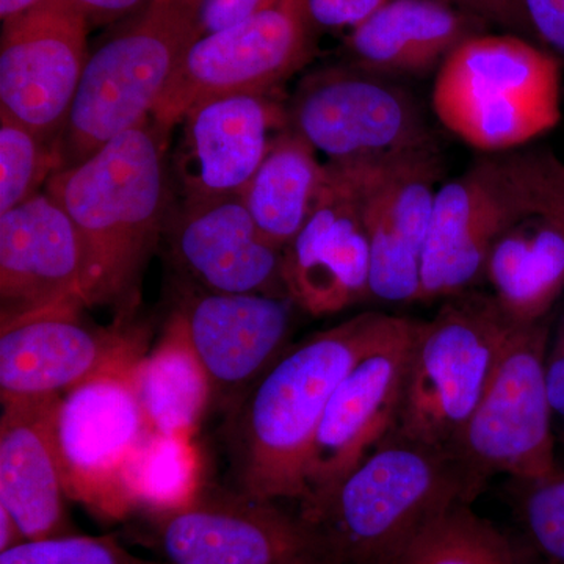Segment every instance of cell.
<instances>
[{
	"instance_id": "obj_8",
	"label": "cell",
	"mask_w": 564,
	"mask_h": 564,
	"mask_svg": "<svg viewBox=\"0 0 564 564\" xmlns=\"http://www.w3.org/2000/svg\"><path fill=\"white\" fill-rule=\"evenodd\" d=\"M288 115L289 129L336 165L380 161L436 144L413 93L352 63L303 77Z\"/></svg>"
},
{
	"instance_id": "obj_16",
	"label": "cell",
	"mask_w": 564,
	"mask_h": 564,
	"mask_svg": "<svg viewBox=\"0 0 564 564\" xmlns=\"http://www.w3.org/2000/svg\"><path fill=\"white\" fill-rule=\"evenodd\" d=\"M441 173L436 144L367 163L364 217L370 247V299L419 303L423 248Z\"/></svg>"
},
{
	"instance_id": "obj_39",
	"label": "cell",
	"mask_w": 564,
	"mask_h": 564,
	"mask_svg": "<svg viewBox=\"0 0 564 564\" xmlns=\"http://www.w3.org/2000/svg\"><path fill=\"white\" fill-rule=\"evenodd\" d=\"M47 0H0V20L3 24L24 17L29 11L39 9Z\"/></svg>"
},
{
	"instance_id": "obj_37",
	"label": "cell",
	"mask_w": 564,
	"mask_h": 564,
	"mask_svg": "<svg viewBox=\"0 0 564 564\" xmlns=\"http://www.w3.org/2000/svg\"><path fill=\"white\" fill-rule=\"evenodd\" d=\"M545 386L554 414L555 430L558 429L564 436V314L549 340L545 355Z\"/></svg>"
},
{
	"instance_id": "obj_2",
	"label": "cell",
	"mask_w": 564,
	"mask_h": 564,
	"mask_svg": "<svg viewBox=\"0 0 564 564\" xmlns=\"http://www.w3.org/2000/svg\"><path fill=\"white\" fill-rule=\"evenodd\" d=\"M452 452L392 432L333 488L299 505L326 564H392L481 491Z\"/></svg>"
},
{
	"instance_id": "obj_6",
	"label": "cell",
	"mask_w": 564,
	"mask_h": 564,
	"mask_svg": "<svg viewBox=\"0 0 564 564\" xmlns=\"http://www.w3.org/2000/svg\"><path fill=\"white\" fill-rule=\"evenodd\" d=\"M195 40L184 0H154L93 52L63 132L69 165L150 120Z\"/></svg>"
},
{
	"instance_id": "obj_3",
	"label": "cell",
	"mask_w": 564,
	"mask_h": 564,
	"mask_svg": "<svg viewBox=\"0 0 564 564\" xmlns=\"http://www.w3.org/2000/svg\"><path fill=\"white\" fill-rule=\"evenodd\" d=\"M169 133L150 118L47 181L87 247L91 306L124 303L135 292L165 215Z\"/></svg>"
},
{
	"instance_id": "obj_28",
	"label": "cell",
	"mask_w": 564,
	"mask_h": 564,
	"mask_svg": "<svg viewBox=\"0 0 564 564\" xmlns=\"http://www.w3.org/2000/svg\"><path fill=\"white\" fill-rule=\"evenodd\" d=\"M392 564H536L496 527L462 505L423 530Z\"/></svg>"
},
{
	"instance_id": "obj_41",
	"label": "cell",
	"mask_w": 564,
	"mask_h": 564,
	"mask_svg": "<svg viewBox=\"0 0 564 564\" xmlns=\"http://www.w3.org/2000/svg\"><path fill=\"white\" fill-rule=\"evenodd\" d=\"M536 564H540V563L536 562Z\"/></svg>"
},
{
	"instance_id": "obj_32",
	"label": "cell",
	"mask_w": 564,
	"mask_h": 564,
	"mask_svg": "<svg viewBox=\"0 0 564 564\" xmlns=\"http://www.w3.org/2000/svg\"><path fill=\"white\" fill-rule=\"evenodd\" d=\"M503 162L530 212L554 223L564 236V162L547 150L513 152Z\"/></svg>"
},
{
	"instance_id": "obj_1",
	"label": "cell",
	"mask_w": 564,
	"mask_h": 564,
	"mask_svg": "<svg viewBox=\"0 0 564 564\" xmlns=\"http://www.w3.org/2000/svg\"><path fill=\"white\" fill-rule=\"evenodd\" d=\"M397 321L364 313L281 352L226 413L232 488L256 499L304 496V466L334 389Z\"/></svg>"
},
{
	"instance_id": "obj_30",
	"label": "cell",
	"mask_w": 564,
	"mask_h": 564,
	"mask_svg": "<svg viewBox=\"0 0 564 564\" xmlns=\"http://www.w3.org/2000/svg\"><path fill=\"white\" fill-rule=\"evenodd\" d=\"M518 485L516 511L530 554L540 564H564V469Z\"/></svg>"
},
{
	"instance_id": "obj_24",
	"label": "cell",
	"mask_w": 564,
	"mask_h": 564,
	"mask_svg": "<svg viewBox=\"0 0 564 564\" xmlns=\"http://www.w3.org/2000/svg\"><path fill=\"white\" fill-rule=\"evenodd\" d=\"M485 276L511 321H547L564 292L563 232L541 215H527L494 243Z\"/></svg>"
},
{
	"instance_id": "obj_21",
	"label": "cell",
	"mask_w": 564,
	"mask_h": 564,
	"mask_svg": "<svg viewBox=\"0 0 564 564\" xmlns=\"http://www.w3.org/2000/svg\"><path fill=\"white\" fill-rule=\"evenodd\" d=\"M172 245L182 269L207 292L288 296L284 250L263 236L240 193L185 199Z\"/></svg>"
},
{
	"instance_id": "obj_35",
	"label": "cell",
	"mask_w": 564,
	"mask_h": 564,
	"mask_svg": "<svg viewBox=\"0 0 564 564\" xmlns=\"http://www.w3.org/2000/svg\"><path fill=\"white\" fill-rule=\"evenodd\" d=\"M524 7L532 36L564 66V0H524Z\"/></svg>"
},
{
	"instance_id": "obj_26",
	"label": "cell",
	"mask_w": 564,
	"mask_h": 564,
	"mask_svg": "<svg viewBox=\"0 0 564 564\" xmlns=\"http://www.w3.org/2000/svg\"><path fill=\"white\" fill-rule=\"evenodd\" d=\"M132 381L151 432H195L212 389L181 313L173 315L158 345L135 359Z\"/></svg>"
},
{
	"instance_id": "obj_10",
	"label": "cell",
	"mask_w": 564,
	"mask_h": 564,
	"mask_svg": "<svg viewBox=\"0 0 564 564\" xmlns=\"http://www.w3.org/2000/svg\"><path fill=\"white\" fill-rule=\"evenodd\" d=\"M148 513L169 564H326L299 511L234 488L202 486L187 503Z\"/></svg>"
},
{
	"instance_id": "obj_27",
	"label": "cell",
	"mask_w": 564,
	"mask_h": 564,
	"mask_svg": "<svg viewBox=\"0 0 564 564\" xmlns=\"http://www.w3.org/2000/svg\"><path fill=\"white\" fill-rule=\"evenodd\" d=\"M199 454L192 434L151 432L133 451L121 478L128 511L170 510L199 491Z\"/></svg>"
},
{
	"instance_id": "obj_31",
	"label": "cell",
	"mask_w": 564,
	"mask_h": 564,
	"mask_svg": "<svg viewBox=\"0 0 564 564\" xmlns=\"http://www.w3.org/2000/svg\"><path fill=\"white\" fill-rule=\"evenodd\" d=\"M0 564H152L135 558L110 538L58 534L28 540L0 552Z\"/></svg>"
},
{
	"instance_id": "obj_9",
	"label": "cell",
	"mask_w": 564,
	"mask_h": 564,
	"mask_svg": "<svg viewBox=\"0 0 564 564\" xmlns=\"http://www.w3.org/2000/svg\"><path fill=\"white\" fill-rule=\"evenodd\" d=\"M314 29L306 0H276L240 24L193 41L152 118L170 131L203 99L276 90L310 61Z\"/></svg>"
},
{
	"instance_id": "obj_7",
	"label": "cell",
	"mask_w": 564,
	"mask_h": 564,
	"mask_svg": "<svg viewBox=\"0 0 564 564\" xmlns=\"http://www.w3.org/2000/svg\"><path fill=\"white\" fill-rule=\"evenodd\" d=\"M551 334V318L516 326L480 403L456 441L452 454L481 488L494 475H510L524 484L560 469L545 386Z\"/></svg>"
},
{
	"instance_id": "obj_12",
	"label": "cell",
	"mask_w": 564,
	"mask_h": 564,
	"mask_svg": "<svg viewBox=\"0 0 564 564\" xmlns=\"http://www.w3.org/2000/svg\"><path fill=\"white\" fill-rule=\"evenodd\" d=\"M367 163H326L321 198L302 231L282 251L285 293L314 317L337 314L370 299V247L364 217Z\"/></svg>"
},
{
	"instance_id": "obj_23",
	"label": "cell",
	"mask_w": 564,
	"mask_h": 564,
	"mask_svg": "<svg viewBox=\"0 0 564 564\" xmlns=\"http://www.w3.org/2000/svg\"><path fill=\"white\" fill-rule=\"evenodd\" d=\"M486 24L443 0H388L345 40L352 65L386 77L423 76Z\"/></svg>"
},
{
	"instance_id": "obj_22",
	"label": "cell",
	"mask_w": 564,
	"mask_h": 564,
	"mask_svg": "<svg viewBox=\"0 0 564 564\" xmlns=\"http://www.w3.org/2000/svg\"><path fill=\"white\" fill-rule=\"evenodd\" d=\"M58 397L2 402L0 507L28 540L66 534L61 455L54 414Z\"/></svg>"
},
{
	"instance_id": "obj_4",
	"label": "cell",
	"mask_w": 564,
	"mask_h": 564,
	"mask_svg": "<svg viewBox=\"0 0 564 564\" xmlns=\"http://www.w3.org/2000/svg\"><path fill=\"white\" fill-rule=\"evenodd\" d=\"M562 63L516 33H478L436 70L434 115L484 152L513 151L562 120Z\"/></svg>"
},
{
	"instance_id": "obj_15",
	"label": "cell",
	"mask_w": 564,
	"mask_h": 564,
	"mask_svg": "<svg viewBox=\"0 0 564 564\" xmlns=\"http://www.w3.org/2000/svg\"><path fill=\"white\" fill-rule=\"evenodd\" d=\"M532 215L503 158L484 159L440 185L423 248L419 303L447 300L485 276L494 243Z\"/></svg>"
},
{
	"instance_id": "obj_14",
	"label": "cell",
	"mask_w": 564,
	"mask_h": 564,
	"mask_svg": "<svg viewBox=\"0 0 564 564\" xmlns=\"http://www.w3.org/2000/svg\"><path fill=\"white\" fill-rule=\"evenodd\" d=\"M88 21L73 0H47L2 25L0 113L41 139L63 135L87 65Z\"/></svg>"
},
{
	"instance_id": "obj_11",
	"label": "cell",
	"mask_w": 564,
	"mask_h": 564,
	"mask_svg": "<svg viewBox=\"0 0 564 564\" xmlns=\"http://www.w3.org/2000/svg\"><path fill=\"white\" fill-rule=\"evenodd\" d=\"M129 356L58 397L54 430L68 497L110 516L128 513L121 478L151 433L132 381Z\"/></svg>"
},
{
	"instance_id": "obj_18",
	"label": "cell",
	"mask_w": 564,
	"mask_h": 564,
	"mask_svg": "<svg viewBox=\"0 0 564 564\" xmlns=\"http://www.w3.org/2000/svg\"><path fill=\"white\" fill-rule=\"evenodd\" d=\"M91 295L87 247L50 193L0 214V323L54 304L91 306Z\"/></svg>"
},
{
	"instance_id": "obj_34",
	"label": "cell",
	"mask_w": 564,
	"mask_h": 564,
	"mask_svg": "<svg viewBox=\"0 0 564 564\" xmlns=\"http://www.w3.org/2000/svg\"><path fill=\"white\" fill-rule=\"evenodd\" d=\"M386 2L388 0H306V9L314 28L351 31Z\"/></svg>"
},
{
	"instance_id": "obj_17",
	"label": "cell",
	"mask_w": 564,
	"mask_h": 564,
	"mask_svg": "<svg viewBox=\"0 0 564 564\" xmlns=\"http://www.w3.org/2000/svg\"><path fill=\"white\" fill-rule=\"evenodd\" d=\"M82 307L80 303L54 304L2 323V402L62 397L141 351L139 336L96 328L84 321Z\"/></svg>"
},
{
	"instance_id": "obj_36",
	"label": "cell",
	"mask_w": 564,
	"mask_h": 564,
	"mask_svg": "<svg viewBox=\"0 0 564 564\" xmlns=\"http://www.w3.org/2000/svg\"><path fill=\"white\" fill-rule=\"evenodd\" d=\"M448 6L484 21L485 24H496L518 35L530 32L527 21L524 0H443Z\"/></svg>"
},
{
	"instance_id": "obj_5",
	"label": "cell",
	"mask_w": 564,
	"mask_h": 564,
	"mask_svg": "<svg viewBox=\"0 0 564 564\" xmlns=\"http://www.w3.org/2000/svg\"><path fill=\"white\" fill-rule=\"evenodd\" d=\"M519 323L492 295L466 291L419 322L393 432L454 451Z\"/></svg>"
},
{
	"instance_id": "obj_25",
	"label": "cell",
	"mask_w": 564,
	"mask_h": 564,
	"mask_svg": "<svg viewBox=\"0 0 564 564\" xmlns=\"http://www.w3.org/2000/svg\"><path fill=\"white\" fill-rule=\"evenodd\" d=\"M325 181L326 163L288 128L240 195L263 236L284 250L313 214Z\"/></svg>"
},
{
	"instance_id": "obj_19",
	"label": "cell",
	"mask_w": 564,
	"mask_h": 564,
	"mask_svg": "<svg viewBox=\"0 0 564 564\" xmlns=\"http://www.w3.org/2000/svg\"><path fill=\"white\" fill-rule=\"evenodd\" d=\"M180 124L176 166L185 199L236 195L289 128L288 106L274 91L214 96L193 104Z\"/></svg>"
},
{
	"instance_id": "obj_13",
	"label": "cell",
	"mask_w": 564,
	"mask_h": 564,
	"mask_svg": "<svg viewBox=\"0 0 564 564\" xmlns=\"http://www.w3.org/2000/svg\"><path fill=\"white\" fill-rule=\"evenodd\" d=\"M419 322L397 317L334 389L304 466V496H322L395 430Z\"/></svg>"
},
{
	"instance_id": "obj_38",
	"label": "cell",
	"mask_w": 564,
	"mask_h": 564,
	"mask_svg": "<svg viewBox=\"0 0 564 564\" xmlns=\"http://www.w3.org/2000/svg\"><path fill=\"white\" fill-rule=\"evenodd\" d=\"M77 9L87 18L88 24H102L121 20L129 14L140 13L150 7L154 0H73Z\"/></svg>"
},
{
	"instance_id": "obj_33",
	"label": "cell",
	"mask_w": 564,
	"mask_h": 564,
	"mask_svg": "<svg viewBox=\"0 0 564 564\" xmlns=\"http://www.w3.org/2000/svg\"><path fill=\"white\" fill-rule=\"evenodd\" d=\"M274 2L276 0H184L198 39L240 24Z\"/></svg>"
},
{
	"instance_id": "obj_40",
	"label": "cell",
	"mask_w": 564,
	"mask_h": 564,
	"mask_svg": "<svg viewBox=\"0 0 564 564\" xmlns=\"http://www.w3.org/2000/svg\"><path fill=\"white\" fill-rule=\"evenodd\" d=\"M22 541H24V538H22L17 522L7 513V510L0 507V552L20 544Z\"/></svg>"
},
{
	"instance_id": "obj_29",
	"label": "cell",
	"mask_w": 564,
	"mask_h": 564,
	"mask_svg": "<svg viewBox=\"0 0 564 564\" xmlns=\"http://www.w3.org/2000/svg\"><path fill=\"white\" fill-rule=\"evenodd\" d=\"M62 147L0 113V214L40 193L63 169Z\"/></svg>"
},
{
	"instance_id": "obj_20",
	"label": "cell",
	"mask_w": 564,
	"mask_h": 564,
	"mask_svg": "<svg viewBox=\"0 0 564 564\" xmlns=\"http://www.w3.org/2000/svg\"><path fill=\"white\" fill-rule=\"evenodd\" d=\"M295 307L289 296L206 292L181 311L212 402L225 414L289 347Z\"/></svg>"
}]
</instances>
